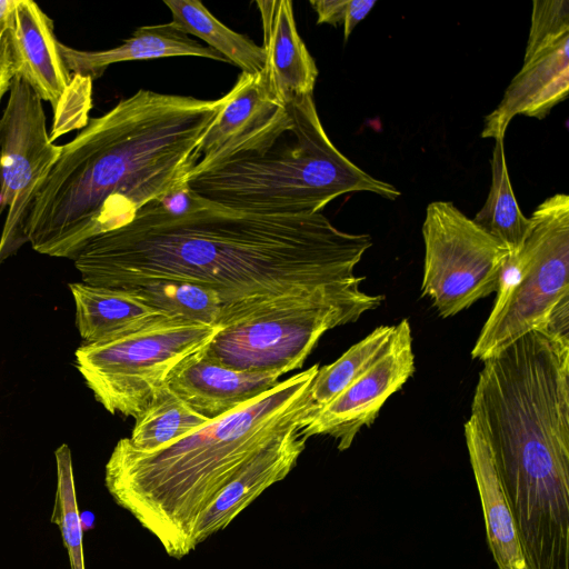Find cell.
<instances>
[{
	"label": "cell",
	"instance_id": "6da1fadb",
	"mask_svg": "<svg viewBox=\"0 0 569 569\" xmlns=\"http://www.w3.org/2000/svg\"><path fill=\"white\" fill-rule=\"evenodd\" d=\"M371 246L369 234L339 230L321 212L262 214L206 202L170 217L151 201L127 224L91 239L73 261L88 284L186 281L232 305L352 281Z\"/></svg>",
	"mask_w": 569,
	"mask_h": 569
},
{
	"label": "cell",
	"instance_id": "7a4b0ae2",
	"mask_svg": "<svg viewBox=\"0 0 569 569\" xmlns=\"http://www.w3.org/2000/svg\"><path fill=\"white\" fill-rule=\"evenodd\" d=\"M226 101L140 89L90 119L61 146L29 213L27 242L74 260L91 239L186 183L199 140Z\"/></svg>",
	"mask_w": 569,
	"mask_h": 569
},
{
	"label": "cell",
	"instance_id": "3957f363",
	"mask_svg": "<svg viewBox=\"0 0 569 569\" xmlns=\"http://www.w3.org/2000/svg\"><path fill=\"white\" fill-rule=\"evenodd\" d=\"M486 442L528 569H569V337L533 330L483 362L467 420Z\"/></svg>",
	"mask_w": 569,
	"mask_h": 569
},
{
	"label": "cell",
	"instance_id": "277c9868",
	"mask_svg": "<svg viewBox=\"0 0 569 569\" xmlns=\"http://www.w3.org/2000/svg\"><path fill=\"white\" fill-rule=\"evenodd\" d=\"M319 365L278 382L234 410L153 452L128 438L114 446L104 486L177 560L199 546L200 528L221 493L263 448L313 416L310 386Z\"/></svg>",
	"mask_w": 569,
	"mask_h": 569
},
{
	"label": "cell",
	"instance_id": "5b68a950",
	"mask_svg": "<svg viewBox=\"0 0 569 569\" xmlns=\"http://www.w3.org/2000/svg\"><path fill=\"white\" fill-rule=\"evenodd\" d=\"M187 183L210 204L262 214L321 212L333 199L356 191L389 200L401 193L335 147L322 127L313 94L283 104L224 159Z\"/></svg>",
	"mask_w": 569,
	"mask_h": 569
},
{
	"label": "cell",
	"instance_id": "8992f818",
	"mask_svg": "<svg viewBox=\"0 0 569 569\" xmlns=\"http://www.w3.org/2000/svg\"><path fill=\"white\" fill-rule=\"evenodd\" d=\"M363 279L223 305L221 328L203 352L238 370L300 369L325 332L381 305L383 296L361 291Z\"/></svg>",
	"mask_w": 569,
	"mask_h": 569
},
{
	"label": "cell",
	"instance_id": "52a82bcc",
	"mask_svg": "<svg viewBox=\"0 0 569 569\" xmlns=\"http://www.w3.org/2000/svg\"><path fill=\"white\" fill-rule=\"evenodd\" d=\"M220 328L164 316L124 337L82 343L74 352V365L107 411L136 419L174 371L202 352Z\"/></svg>",
	"mask_w": 569,
	"mask_h": 569
},
{
	"label": "cell",
	"instance_id": "ba28073f",
	"mask_svg": "<svg viewBox=\"0 0 569 569\" xmlns=\"http://www.w3.org/2000/svg\"><path fill=\"white\" fill-rule=\"evenodd\" d=\"M531 228L517 254L520 281L496 315H489L471 350L481 361L520 337L546 330L553 313L569 305V196L548 197L530 217Z\"/></svg>",
	"mask_w": 569,
	"mask_h": 569
},
{
	"label": "cell",
	"instance_id": "9c48e42d",
	"mask_svg": "<svg viewBox=\"0 0 569 569\" xmlns=\"http://www.w3.org/2000/svg\"><path fill=\"white\" fill-rule=\"evenodd\" d=\"M422 237L421 296L440 317L456 316L497 291L509 251L452 202L428 204Z\"/></svg>",
	"mask_w": 569,
	"mask_h": 569
},
{
	"label": "cell",
	"instance_id": "30bf717a",
	"mask_svg": "<svg viewBox=\"0 0 569 569\" xmlns=\"http://www.w3.org/2000/svg\"><path fill=\"white\" fill-rule=\"evenodd\" d=\"M61 152L50 140L42 100L13 77L0 119V196L7 210L0 237V263L26 239L34 198Z\"/></svg>",
	"mask_w": 569,
	"mask_h": 569
},
{
	"label": "cell",
	"instance_id": "8fae6325",
	"mask_svg": "<svg viewBox=\"0 0 569 569\" xmlns=\"http://www.w3.org/2000/svg\"><path fill=\"white\" fill-rule=\"evenodd\" d=\"M568 91L569 1L535 0L522 67L486 116L481 138L505 139L516 116L546 118Z\"/></svg>",
	"mask_w": 569,
	"mask_h": 569
},
{
	"label": "cell",
	"instance_id": "7c38bea8",
	"mask_svg": "<svg viewBox=\"0 0 569 569\" xmlns=\"http://www.w3.org/2000/svg\"><path fill=\"white\" fill-rule=\"evenodd\" d=\"M415 371L411 327L407 319L395 326L387 350L352 385L319 410L301 429L305 438L330 436L340 451L349 449L362 427H370L387 399Z\"/></svg>",
	"mask_w": 569,
	"mask_h": 569
},
{
	"label": "cell",
	"instance_id": "4fadbf2b",
	"mask_svg": "<svg viewBox=\"0 0 569 569\" xmlns=\"http://www.w3.org/2000/svg\"><path fill=\"white\" fill-rule=\"evenodd\" d=\"M9 42L14 77L58 112L73 77L61 57L53 21L34 1L18 0Z\"/></svg>",
	"mask_w": 569,
	"mask_h": 569
},
{
	"label": "cell",
	"instance_id": "5bb4252c",
	"mask_svg": "<svg viewBox=\"0 0 569 569\" xmlns=\"http://www.w3.org/2000/svg\"><path fill=\"white\" fill-rule=\"evenodd\" d=\"M280 371H249L226 367L204 352L180 366L167 387L196 412L217 419L271 390Z\"/></svg>",
	"mask_w": 569,
	"mask_h": 569
},
{
	"label": "cell",
	"instance_id": "9a60e30c",
	"mask_svg": "<svg viewBox=\"0 0 569 569\" xmlns=\"http://www.w3.org/2000/svg\"><path fill=\"white\" fill-rule=\"evenodd\" d=\"M266 64L263 76L270 94L282 104L313 94L318 68L300 38L290 0H259Z\"/></svg>",
	"mask_w": 569,
	"mask_h": 569
},
{
	"label": "cell",
	"instance_id": "2e32d148",
	"mask_svg": "<svg viewBox=\"0 0 569 569\" xmlns=\"http://www.w3.org/2000/svg\"><path fill=\"white\" fill-rule=\"evenodd\" d=\"M283 107L269 92L263 70L241 72L227 101L197 146L198 163L188 179L224 159Z\"/></svg>",
	"mask_w": 569,
	"mask_h": 569
},
{
	"label": "cell",
	"instance_id": "e0dca14e",
	"mask_svg": "<svg viewBox=\"0 0 569 569\" xmlns=\"http://www.w3.org/2000/svg\"><path fill=\"white\" fill-rule=\"evenodd\" d=\"M61 57L72 76L96 79L113 63L164 57H201L228 62L208 46L191 39L173 21L138 28L122 44L101 51H83L59 42Z\"/></svg>",
	"mask_w": 569,
	"mask_h": 569
},
{
	"label": "cell",
	"instance_id": "ac0fdd59",
	"mask_svg": "<svg viewBox=\"0 0 569 569\" xmlns=\"http://www.w3.org/2000/svg\"><path fill=\"white\" fill-rule=\"evenodd\" d=\"M69 289L76 306V327L84 345L124 337L167 316L131 288L100 287L81 281L70 283Z\"/></svg>",
	"mask_w": 569,
	"mask_h": 569
},
{
	"label": "cell",
	"instance_id": "d6986e66",
	"mask_svg": "<svg viewBox=\"0 0 569 569\" xmlns=\"http://www.w3.org/2000/svg\"><path fill=\"white\" fill-rule=\"evenodd\" d=\"M465 437L493 560L498 569H528L491 453L479 433L467 422Z\"/></svg>",
	"mask_w": 569,
	"mask_h": 569
},
{
	"label": "cell",
	"instance_id": "ffe728a7",
	"mask_svg": "<svg viewBox=\"0 0 569 569\" xmlns=\"http://www.w3.org/2000/svg\"><path fill=\"white\" fill-rule=\"evenodd\" d=\"M163 3L169 8L172 21L186 33L207 42L208 47L240 68L241 72L254 74L263 70L266 64L263 47L224 26L201 1L164 0Z\"/></svg>",
	"mask_w": 569,
	"mask_h": 569
},
{
	"label": "cell",
	"instance_id": "44dd1931",
	"mask_svg": "<svg viewBox=\"0 0 569 569\" xmlns=\"http://www.w3.org/2000/svg\"><path fill=\"white\" fill-rule=\"evenodd\" d=\"M505 139L495 140L491 186L482 208L472 219L485 232L516 254L527 239L531 221L520 210L512 190L505 153Z\"/></svg>",
	"mask_w": 569,
	"mask_h": 569
},
{
	"label": "cell",
	"instance_id": "7402d4cb",
	"mask_svg": "<svg viewBox=\"0 0 569 569\" xmlns=\"http://www.w3.org/2000/svg\"><path fill=\"white\" fill-rule=\"evenodd\" d=\"M130 445L141 452H153L192 433L209 420L196 412L167 386L134 419Z\"/></svg>",
	"mask_w": 569,
	"mask_h": 569
},
{
	"label": "cell",
	"instance_id": "603a6c76",
	"mask_svg": "<svg viewBox=\"0 0 569 569\" xmlns=\"http://www.w3.org/2000/svg\"><path fill=\"white\" fill-rule=\"evenodd\" d=\"M393 331L395 326H380L350 347L335 362L318 369L309 391L315 410L313 416L380 358L387 350Z\"/></svg>",
	"mask_w": 569,
	"mask_h": 569
},
{
	"label": "cell",
	"instance_id": "cb8c5ba5",
	"mask_svg": "<svg viewBox=\"0 0 569 569\" xmlns=\"http://www.w3.org/2000/svg\"><path fill=\"white\" fill-rule=\"evenodd\" d=\"M147 303L172 318L217 325L222 301L211 289L186 281H156L132 287Z\"/></svg>",
	"mask_w": 569,
	"mask_h": 569
},
{
	"label": "cell",
	"instance_id": "d4e9b609",
	"mask_svg": "<svg viewBox=\"0 0 569 569\" xmlns=\"http://www.w3.org/2000/svg\"><path fill=\"white\" fill-rule=\"evenodd\" d=\"M57 465V490L51 522L60 530L67 550L70 569H86L83 532L72 467L71 450L63 443L54 451Z\"/></svg>",
	"mask_w": 569,
	"mask_h": 569
},
{
	"label": "cell",
	"instance_id": "484cf974",
	"mask_svg": "<svg viewBox=\"0 0 569 569\" xmlns=\"http://www.w3.org/2000/svg\"><path fill=\"white\" fill-rule=\"evenodd\" d=\"M153 203L170 217H183L206 206V201L197 197L187 182L153 200Z\"/></svg>",
	"mask_w": 569,
	"mask_h": 569
},
{
	"label": "cell",
	"instance_id": "4316f807",
	"mask_svg": "<svg viewBox=\"0 0 569 569\" xmlns=\"http://www.w3.org/2000/svg\"><path fill=\"white\" fill-rule=\"evenodd\" d=\"M317 13V23H329L333 27L342 24L348 0H312L310 1Z\"/></svg>",
	"mask_w": 569,
	"mask_h": 569
},
{
	"label": "cell",
	"instance_id": "83f0119b",
	"mask_svg": "<svg viewBox=\"0 0 569 569\" xmlns=\"http://www.w3.org/2000/svg\"><path fill=\"white\" fill-rule=\"evenodd\" d=\"M13 77L9 30L0 29V101L9 91Z\"/></svg>",
	"mask_w": 569,
	"mask_h": 569
},
{
	"label": "cell",
	"instance_id": "f1b7e54d",
	"mask_svg": "<svg viewBox=\"0 0 569 569\" xmlns=\"http://www.w3.org/2000/svg\"><path fill=\"white\" fill-rule=\"evenodd\" d=\"M376 0H348L346 17L342 23L345 41L376 6Z\"/></svg>",
	"mask_w": 569,
	"mask_h": 569
},
{
	"label": "cell",
	"instance_id": "f546056e",
	"mask_svg": "<svg viewBox=\"0 0 569 569\" xmlns=\"http://www.w3.org/2000/svg\"><path fill=\"white\" fill-rule=\"evenodd\" d=\"M18 0H0V29L10 30Z\"/></svg>",
	"mask_w": 569,
	"mask_h": 569
}]
</instances>
